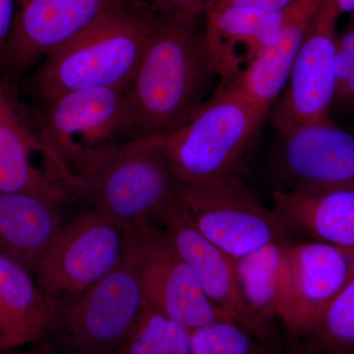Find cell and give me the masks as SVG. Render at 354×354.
<instances>
[{
	"instance_id": "cell-1",
	"label": "cell",
	"mask_w": 354,
	"mask_h": 354,
	"mask_svg": "<svg viewBox=\"0 0 354 354\" xmlns=\"http://www.w3.org/2000/svg\"><path fill=\"white\" fill-rule=\"evenodd\" d=\"M215 77L197 22L160 18L127 88L131 139L167 138L208 99Z\"/></svg>"
},
{
	"instance_id": "cell-2",
	"label": "cell",
	"mask_w": 354,
	"mask_h": 354,
	"mask_svg": "<svg viewBox=\"0 0 354 354\" xmlns=\"http://www.w3.org/2000/svg\"><path fill=\"white\" fill-rule=\"evenodd\" d=\"M160 18L143 3L122 9L44 58L35 86L44 101L88 88H125Z\"/></svg>"
},
{
	"instance_id": "cell-3",
	"label": "cell",
	"mask_w": 354,
	"mask_h": 354,
	"mask_svg": "<svg viewBox=\"0 0 354 354\" xmlns=\"http://www.w3.org/2000/svg\"><path fill=\"white\" fill-rule=\"evenodd\" d=\"M127 88L75 91L44 101L38 134L73 198L79 184L132 140Z\"/></svg>"
},
{
	"instance_id": "cell-4",
	"label": "cell",
	"mask_w": 354,
	"mask_h": 354,
	"mask_svg": "<svg viewBox=\"0 0 354 354\" xmlns=\"http://www.w3.org/2000/svg\"><path fill=\"white\" fill-rule=\"evenodd\" d=\"M138 225L122 259L101 281L57 309L43 339L53 354H116L145 313Z\"/></svg>"
},
{
	"instance_id": "cell-5",
	"label": "cell",
	"mask_w": 354,
	"mask_h": 354,
	"mask_svg": "<svg viewBox=\"0 0 354 354\" xmlns=\"http://www.w3.org/2000/svg\"><path fill=\"white\" fill-rule=\"evenodd\" d=\"M267 116L234 84H220L165 138L179 178L186 184H201L241 176Z\"/></svg>"
},
{
	"instance_id": "cell-6",
	"label": "cell",
	"mask_w": 354,
	"mask_h": 354,
	"mask_svg": "<svg viewBox=\"0 0 354 354\" xmlns=\"http://www.w3.org/2000/svg\"><path fill=\"white\" fill-rule=\"evenodd\" d=\"M165 137H142L121 146L79 184L74 198L90 208L129 225L153 221L176 204L183 189Z\"/></svg>"
},
{
	"instance_id": "cell-7",
	"label": "cell",
	"mask_w": 354,
	"mask_h": 354,
	"mask_svg": "<svg viewBox=\"0 0 354 354\" xmlns=\"http://www.w3.org/2000/svg\"><path fill=\"white\" fill-rule=\"evenodd\" d=\"M130 225L95 209L65 221L39 261L34 277L55 309L101 281L127 250Z\"/></svg>"
},
{
	"instance_id": "cell-8",
	"label": "cell",
	"mask_w": 354,
	"mask_h": 354,
	"mask_svg": "<svg viewBox=\"0 0 354 354\" xmlns=\"http://www.w3.org/2000/svg\"><path fill=\"white\" fill-rule=\"evenodd\" d=\"M177 206L209 241L236 260L274 241H290V228L241 176L184 183Z\"/></svg>"
},
{
	"instance_id": "cell-9",
	"label": "cell",
	"mask_w": 354,
	"mask_h": 354,
	"mask_svg": "<svg viewBox=\"0 0 354 354\" xmlns=\"http://www.w3.org/2000/svg\"><path fill=\"white\" fill-rule=\"evenodd\" d=\"M272 167L281 188L316 192L354 188V134L327 120L277 129Z\"/></svg>"
},
{
	"instance_id": "cell-10",
	"label": "cell",
	"mask_w": 354,
	"mask_h": 354,
	"mask_svg": "<svg viewBox=\"0 0 354 354\" xmlns=\"http://www.w3.org/2000/svg\"><path fill=\"white\" fill-rule=\"evenodd\" d=\"M142 0H17L3 60L23 72L109 16Z\"/></svg>"
},
{
	"instance_id": "cell-11",
	"label": "cell",
	"mask_w": 354,
	"mask_h": 354,
	"mask_svg": "<svg viewBox=\"0 0 354 354\" xmlns=\"http://www.w3.org/2000/svg\"><path fill=\"white\" fill-rule=\"evenodd\" d=\"M138 225L141 283L147 305L188 330L230 320L209 301L189 265L153 221Z\"/></svg>"
},
{
	"instance_id": "cell-12",
	"label": "cell",
	"mask_w": 354,
	"mask_h": 354,
	"mask_svg": "<svg viewBox=\"0 0 354 354\" xmlns=\"http://www.w3.org/2000/svg\"><path fill=\"white\" fill-rule=\"evenodd\" d=\"M354 276V251L311 241L291 243L278 319L291 334H313Z\"/></svg>"
},
{
	"instance_id": "cell-13",
	"label": "cell",
	"mask_w": 354,
	"mask_h": 354,
	"mask_svg": "<svg viewBox=\"0 0 354 354\" xmlns=\"http://www.w3.org/2000/svg\"><path fill=\"white\" fill-rule=\"evenodd\" d=\"M339 16L334 1L326 0L293 62L281 97L271 109L277 129L329 118Z\"/></svg>"
},
{
	"instance_id": "cell-14",
	"label": "cell",
	"mask_w": 354,
	"mask_h": 354,
	"mask_svg": "<svg viewBox=\"0 0 354 354\" xmlns=\"http://www.w3.org/2000/svg\"><path fill=\"white\" fill-rule=\"evenodd\" d=\"M203 43L221 84L234 83L276 44L283 26V11L227 6L204 14Z\"/></svg>"
},
{
	"instance_id": "cell-15",
	"label": "cell",
	"mask_w": 354,
	"mask_h": 354,
	"mask_svg": "<svg viewBox=\"0 0 354 354\" xmlns=\"http://www.w3.org/2000/svg\"><path fill=\"white\" fill-rule=\"evenodd\" d=\"M189 265L209 301L230 320L260 333L242 299L234 259L193 227L176 204L153 221Z\"/></svg>"
},
{
	"instance_id": "cell-16",
	"label": "cell",
	"mask_w": 354,
	"mask_h": 354,
	"mask_svg": "<svg viewBox=\"0 0 354 354\" xmlns=\"http://www.w3.org/2000/svg\"><path fill=\"white\" fill-rule=\"evenodd\" d=\"M46 151L38 132L30 129L11 95L0 87V192L26 193L60 205L74 199L55 172L32 160Z\"/></svg>"
},
{
	"instance_id": "cell-17",
	"label": "cell",
	"mask_w": 354,
	"mask_h": 354,
	"mask_svg": "<svg viewBox=\"0 0 354 354\" xmlns=\"http://www.w3.org/2000/svg\"><path fill=\"white\" fill-rule=\"evenodd\" d=\"M326 0H295L283 11L281 37L235 82L249 101L269 114L283 93L293 62Z\"/></svg>"
},
{
	"instance_id": "cell-18",
	"label": "cell",
	"mask_w": 354,
	"mask_h": 354,
	"mask_svg": "<svg viewBox=\"0 0 354 354\" xmlns=\"http://www.w3.org/2000/svg\"><path fill=\"white\" fill-rule=\"evenodd\" d=\"M62 206L26 193L0 192V252L35 274L65 223Z\"/></svg>"
},
{
	"instance_id": "cell-19",
	"label": "cell",
	"mask_w": 354,
	"mask_h": 354,
	"mask_svg": "<svg viewBox=\"0 0 354 354\" xmlns=\"http://www.w3.org/2000/svg\"><path fill=\"white\" fill-rule=\"evenodd\" d=\"M272 208L290 232L354 251V188L288 192L276 190Z\"/></svg>"
},
{
	"instance_id": "cell-20",
	"label": "cell",
	"mask_w": 354,
	"mask_h": 354,
	"mask_svg": "<svg viewBox=\"0 0 354 354\" xmlns=\"http://www.w3.org/2000/svg\"><path fill=\"white\" fill-rule=\"evenodd\" d=\"M55 312L34 274L0 252V348L41 341Z\"/></svg>"
},
{
	"instance_id": "cell-21",
	"label": "cell",
	"mask_w": 354,
	"mask_h": 354,
	"mask_svg": "<svg viewBox=\"0 0 354 354\" xmlns=\"http://www.w3.org/2000/svg\"><path fill=\"white\" fill-rule=\"evenodd\" d=\"M291 243L271 242L234 260L242 299L260 330L267 321L278 318Z\"/></svg>"
},
{
	"instance_id": "cell-22",
	"label": "cell",
	"mask_w": 354,
	"mask_h": 354,
	"mask_svg": "<svg viewBox=\"0 0 354 354\" xmlns=\"http://www.w3.org/2000/svg\"><path fill=\"white\" fill-rule=\"evenodd\" d=\"M116 354H192L190 330L147 305L136 329Z\"/></svg>"
},
{
	"instance_id": "cell-23",
	"label": "cell",
	"mask_w": 354,
	"mask_h": 354,
	"mask_svg": "<svg viewBox=\"0 0 354 354\" xmlns=\"http://www.w3.org/2000/svg\"><path fill=\"white\" fill-rule=\"evenodd\" d=\"M253 333L230 320L190 330L192 354H263Z\"/></svg>"
},
{
	"instance_id": "cell-24",
	"label": "cell",
	"mask_w": 354,
	"mask_h": 354,
	"mask_svg": "<svg viewBox=\"0 0 354 354\" xmlns=\"http://www.w3.org/2000/svg\"><path fill=\"white\" fill-rule=\"evenodd\" d=\"M313 334L330 348L354 349V276L326 310Z\"/></svg>"
},
{
	"instance_id": "cell-25",
	"label": "cell",
	"mask_w": 354,
	"mask_h": 354,
	"mask_svg": "<svg viewBox=\"0 0 354 354\" xmlns=\"http://www.w3.org/2000/svg\"><path fill=\"white\" fill-rule=\"evenodd\" d=\"M151 12L160 19L197 22L204 16L209 0H142Z\"/></svg>"
},
{
	"instance_id": "cell-26",
	"label": "cell",
	"mask_w": 354,
	"mask_h": 354,
	"mask_svg": "<svg viewBox=\"0 0 354 354\" xmlns=\"http://www.w3.org/2000/svg\"><path fill=\"white\" fill-rule=\"evenodd\" d=\"M293 1L295 0H209L207 10L220 7L236 6L267 11H285Z\"/></svg>"
},
{
	"instance_id": "cell-27",
	"label": "cell",
	"mask_w": 354,
	"mask_h": 354,
	"mask_svg": "<svg viewBox=\"0 0 354 354\" xmlns=\"http://www.w3.org/2000/svg\"><path fill=\"white\" fill-rule=\"evenodd\" d=\"M17 0H0V58H3L4 50L9 36L12 31L15 19Z\"/></svg>"
},
{
	"instance_id": "cell-28",
	"label": "cell",
	"mask_w": 354,
	"mask_h": 354,
	"mask_svg": "<svg viewBox=\"0 0 354 354\" xmlns=\"http://www.w3.org/2000/svg\"><path fill=\"white\" fill-rule=\"evenodd\" d=\"M333 102L344 111H354V73L335 87Z\"/></svg>"
},
{
	"instance_id": "cell-29",
	"label": "cell",
	"mask_w": 354,
	"mask_h": 354,
	"mask_svg": "<svg viewBox=\"0 0 354 354\" xmlns=\"http://www.w3.org/2000/svg\"><path fill=\"white\" fill-rule=\"evenodd\" d=\"M337 50L354 59V12L348 14L346 25L337 32Z\"/></svg>"
},
{
	"instance_id": "cell-30",
	"label": "cell",
	"mask_w": 354,
	"mask_h": 354,
	"mask_svg": "<svg viewBox=\"0 0 354 354\" xmlns=\"http://www.w3.org/2000/svg\"><path fill=\"white\" fill-rule=\"evenodd\" d=\"M339 14L354 12V0H333Z\"/></svg>"
},
{
	"instance_id": "cell-31",
	"label": "cell",
	"mask_w": 354,
	"mask_h": 354,
	"mask_svg": "<svg viewBox=\"0 0 354 354\" xmlns=\"http://www.w3.org/2000/svg\"><path fill=\"white\" fill-rule=\"evenodd\" d=\"M0 354H44V351H28L23 353H0Z\"/></svg>"
},
{
	"instance_id": "cell-32",
	"label": "cell",
	"mask_w": 354,
	"mask_h": 354,
	"mask_svg": "<svg viewBox=\"0 0 354 354\" xmlns=\"http://www.w3.org/2000/svg\"><path fill=\"white\" fill-rule=\"evenodd\" d=\"M44 354H53V353H48V351H44Z\"/></svg>"
},
{
	"instance_id": "cell-33",
	"label": "cell",
	"mask_w": 354,
	"mask_h": 354,
	"mask_svg": "<svg viewBox=\"0 0 354 354\" xmlns=\"http://www.w3.org/2000/svg\"><path fill=\"white\" fill-rule=\"evenodd\" d=\"M0 87H1V86H0Z\"/></svg>"
}]
</instances>
